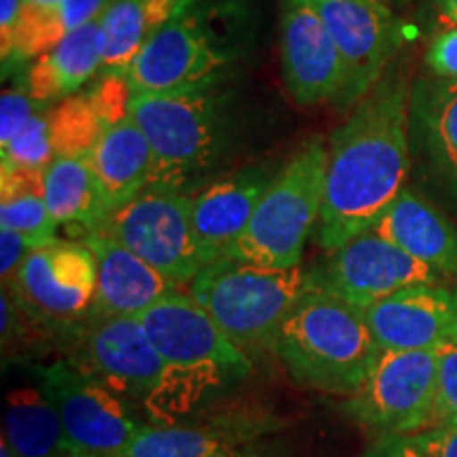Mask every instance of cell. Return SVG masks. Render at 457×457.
Listing matches in <instances>:
<instances>
[{
	"label": "cell",
	"instance_id": "6da1fadb",
	"mask_svg": "<svg viewBox=\"0 0 457 457\" xmlns=\"http://www.w3.org/2000/svg\"><path fill=\"white\" fill-rule=\"evenodd\" d=\"M409 129L411 87L403 72L390 71L330 136L316 228L324 253L370 231L407 188Z\"/></svg>",
	"mask_w": 457,
	"mask_h": 457
},
{
	"label": "cell",
	"instance_id": "7a4b0ae2",
	"mask_svg": "<svg viewBox=\"0 0 457 457\" xmlns=\"http://www.w3.org/2000/svg\"><path fill=\"white\" fill-rule=\"evenodd\" d=\"M134 318L168 367L159 424H171L210 390L237 384L253 370V358L228 339L191 293L170 290Z\"/></svg>",
	"mask_w": 457,
	"mask_h": 457
},
{
	"label": "cell",
	"instance_id": "3957f363",
	"mask_svg": "<svg viewBox=\"0 0 457 457\" xmlns=\"http://www.w3.org/2000/svg\"><path fill=\"white\" fill-rule=\"evenodd\" d=\"M377 350L364 310L318 290L301 296L276 341L295 384L341 398L362 387Z\"/></svg>",
	"mask_w": 457,
	"mask_h": 457
},
{
	"label": "cell",
	"instance_id": "277c9868",
	"mask_svg": "<svg viewBox=\"0 0 457 457\" xmlns=\"http://www.w3.org/2000/svg\"><path fill=\"white\" fill-rule=\"evenodd\" d=\"M129 112L151 145L148 187L153 188L188 193L212 171L227 148L228 117L216 85L134 94Z\"/></svg>",
	"mask_w": 457,
	"mask_h": 457
},
{
	"label": "cell",
	"instance_id": "5b68a950",
	"mask_svg": "<svg viewBox=\"0 0 457 457\" xmlns=\"http://www.w3.org/2000/svg\"><path fill=\"white\" fill-rule=\"evenodd\" d=\"M307 271L271 270L236 259L204 265L188 293L248 358L276 353L279 328L307 293Z\"/></svg>",
	"mask_w": 457,
	"mask_h": 457
},
{
	"label": "cell",
	"instance_id": "8992f818",
	"mask_svg": "<svg viewBox=\"0 0 457 457\" xmlns=\"http://www.w3.org/2000/svg\"><path fill=\"white\" fill-rule=\"evenodd\" d=\"M327 162L328 146L320 138L299 146L273 176L227 259L271 270L301 267L305 245L322 212Z\"/></svg>",
	"mask_w": 457,
	"mask_h": 457
},
{
	"label": "cell",
	"instance_id": "52a82bcc",
	"mask_svg": "<svg viewBox=\"0 0 457 457\" xmlns=\"http://www.w3.org/2000/svg\"><path fill=\"white\" fill-rule=\"evenodd\" d=\"M30 370L55 407L68 441L79 453L123 457L134 434L145 426L136 409L138 404L114 392L72 358L30 364Z\"/></svg>",
	"mask_w": 457,
	"mask_h": 457
},
{
	"label": "cell",
	"instance_id": "ba28073f",
	"mask_svg": "<svg viewBox=\"0 0 457 457\" xmlns=\"http://www.w3.org/2000/svg\"><path fill=\"white\" fill-rule=\"evenodd\" d=\"M436 350L379 347L364 384L343 400V413L379 436L417 434L434 428Z\"/></svg>",
	"mask_w": 457,
	"mask_h": 457
},
{
	"label": "cell",
	"instance_id": "9c48e42d",
	"mask_svg": "<svg viewBox=\"0 0 457 457\" xmlns=\"http://www.w3.org/2000/svg\"><path fill=\"white\" fill-rule=\"evenodd\" d=\"M191 204V193L148 187L129 204L106 214L96 228L138 254L171 286L182 288L204 267L193 233Z\"/></svg>",
	"mask_w": 457,
	"mask_h": 457
},
{
	"label": "cell",
	"instance_id": "30bf717a",
	"mask_svg": "<svg viewBox=\"0 0 457 457\" xmlns=\"http://www.w3.org/2000/svg\"><path fill=\"white\" fill-rule=\"evenodd\" d=\"M3 286L57 335L71 337L94 313L98 261L85 242L55 239L34 248Z\"/></svg>",
	"mask_w": 457,
	"mask_h": 457
},
{
	"label": "cell",
	"instance_id": "8fae6325",
	"mask_svg": "<svg viewBox=\"0 0 457 457\" xmlns=\"http://www.w3.org/2000/svg\"><path fill=\"white\" fill-rule=\"evenodd\" d=\"M421 284H447V278L375 231L350 239L333 253H324V259L307 270V288L360 310Z\"/></svg>",
	"mask_w": 457,
	"mask_h": 457
},
{
	"label": "cell",
	"instance_id": "7c38bea8",
	"mask_svg": "<svg viewBox=\"0 0 457 457\" xmlns=\"http://www.w3.org/2000/svg\"><path fill=\"white\" fill-rule=\"evenodd\" d=\"M71 337L79 343L74 362L100 377L114 392L145 407L159 424L168 367L138 320L91 316Z\"/></svg>",
	"mask_w": 457,
	"mask_h": 457
},
{
	"label": "cell",
	"instance_id": "4fadbf2b",
	"mask_svg": "<svg viewBox=\"0 0 457 457\" xmlns=\"http://www.w3.org/2000/svg\"><path fill=\"white\" fill-rule=\"evenodd\" d=\"M188 4L153 34L125 68L134 94H163L220 81L228 66L227 49L202 13Z\"/></svg>",
	"mask_w": 457,
	"mask_h": 457
},
{
	"label": "cell",
	"instance_id": "5bb4252c",
	"mask_svg": "<svg viewBox=\"0 0 457 457\" xmlns=\"http://www.w3.org/2000/svg\"><path fill=\"white\" fill-rule=\"evenodd\" d=\"M279 57L286 89L299 106L345 100V62L312 0H284Z\"/></svg>",
	"mask_w": 457,
	"mask_h": 457
},
{
	"label": "cell",
	"instance_id": "9a60e30c",
	"mask_svg": "<svg viewBox=\"0 0 457 457\" xmlns=\"http://www.w3.org/2000/svg\"><path fill=\"white\" fill-rule=\"evenodd\" d=\"M347 68L343 104H358L384 79L398 47V26L386 0H312Z\"/></svg>",
	"mask_w": 457,
	"mask_h": 457
},
{
	"label": "cell",
	"instance_id": "2e32d148",
	"mask_svg": "<svg viewBox=\"0 0 457 457\" xmlns=\"http://www.w3.org/2000/svg\"><path fill=\"white\" fill-rule=\"evenodd\" d=\"M364 318L377 347L438 350L457 339V286H409L364 310Z\"/></svg>",
	"mask_w": 457,
	"mask_h": 457
},
{
	"label": "cell",
	"instance_id": "e0dca14e",
	"mask_svg": "<svg viewBox=\"0 0 457 457\" xmlns=\"http://www.w3.org/2000/svg\"><path fill=\"white\" fill-rule=\"evenodd\" d=\"M278 428V417L256 407L220 411L197 424H145L123 457H219L245 449Z\"/></svg>",
	"mask_w": 457,
	"mask_h": 457
},
{
	"label": "cell",
	"instance_id": "ac0fdd59",
	"mask_svg": "<svg viewBox=\"0 0 457 457\" xmlns=\"http://www.w3.org/2000/svg\"><path fill=\"white\" fill-rule=\"evenodd\" d=\"M278 171L248 168L193 193L191 222L204 265L227 259Z\"/></svg>",
	"mask_w": 457,
	"mask_h": 457
},
{
	"label": "cell",
	"instance_id": "d6986e66",
	"mask_svg": "<svg viewBox=\"0 0 457 457\" xmlns=\"http://www.w3.org/2000/svg\"><path fill=\"white\" fill-rule=\"evenodd\" d=\"M83 242L94 250L98 261V290L91 316H138L176 288L146 261L100 228L85 233Z\"/></svg>",
	"mask_w": 457,
	"mask_h": 457
},
{
	"label": "cell",
	"instance_id": "ffe728a7",
	"mask_svg": "<svg viewBox=\"0 0 457 457\" xmlns=\"http://www.w3.org/2000/svg\"><path fill=\"white\" fill-rule=\"evenodd\" d=\"M370 231L447 279H457V225L411 188L400 193Z\"/></svg>",
	"mask_w": 457,
	"mask_h": 457
},
{
	"label": "cell",
	"instance_id": "44dd1931",
	"mask_svg": "<svg viewBox=\"0 0 457 457\" xmlns=\"http://www.w3.org/2000/svg\"><path fill=\"white\" fill-rule=\"evenodd\" d=\"M87 159L106 214L138 197L151 182L153 151L131 112L102 131Z\"/></svg>",
	"mask_w": 457,
	"mask_h": 457
},
{
	"label": "cell",
	"instance_id": "7402d4cb",
	"mask_svg": "<svg viewBox=\"0 0 457 457\" xmlns=\"http://www.w3.org/2000/svg\"><path fill=\"white\" fill-rule=\"evenodd\" d=\"M104 17V15H102ZM102 17L79 28L60 43L38 55L26 74V91L37 102L49 104L79 94L104 64V30Z\"/></svg>",
	"mask_w": 457,
	"mask_h": 457
},
{
	"label": "cell",
	"instance_id": "603a6c76",
	"mask_svg": "<svg viewBox=\"0 0 457 457\" xmlns=\"http://www.w3.org/2000/svg\"><path fill=\"white\" fill-rule=\"evenodd\" d=\"M411 114L434 179L457 208V81L438 79L417 85L411 96Z\"/></svg>",
	"mask_w": 457,
	"mask_h": 457
},
{
	"label": "cell",
	"instance_id": "cb8c5ba5",
	"mask_svg": "<svg viewBox=\"0 0 457 457\" xmlns=\"http://www.w3.org/2000/svg\"><path fill=\"white\" fill-rule=\"evenodd\" d=\"M4 404L3 434L17 457H74L79 453L68 441L60 415L37 377L11 387Z\"/></svg>",
	"mask_w": 457,
	"mask_h": 457
},
{
	"label": "cell",
	"instance_id": "d4e9b609",
	"mask_svg": "<svg viewBox=\"0 0 457 457\" xmlns=\"http://www.w3.org/2000/svg\"><path fill=\"white\" fill-rule=\"evenodd\" d=\"M191 0H114L102 17L104 64L100 74L125 72L129 62Z\"/></svg>",
	"mask_w": 457,
	"mask_h": 457
},
{
	"label": "cell",
	"instance_id": "484cf974",
	"mask_svg": "<svg viewBox=\"0 0 457 457\" xmlns=\"http://www.w3.org/2000/svg\"><path fill=\"white\" fill-rule=\"evenodd\" d=\"M43 195L57 225L83 227L87 233L106 219L104 202L87 157H54L45 170Z\"/></svg>",
	"mask_w": 457,
	"mask_h": 457
},
{
	"label": "cell",
	"instance_id": "4316f807",
	"mask_svg": "<svg viewBox=\"0 0 457 457\" xmlns=\"http://www.w3.org/2000/svg\"><path fill=\"white\" fill-rule=\"evenodd\" d=\"M112 3L114 0H55L47 7L24 9L3 64L37 60L68 34L100 20Z\"/></svg>",
	"mask_w": 457,
	"mask_h": 457
},
{
	"label": "cell",
	"instance_id": "83f0119b",
	"mask_svg": "<svg viewBox=\"0 0 457 457\" xmlns=\"http://www.w3.org/2000/svg\"><path fill=\"white\" fill-rule=\"evenodd\" d=\"M94 89L74 94L51 108V142L55 157H87L108 128Z\"/></svg>",
	"mask_w": 457,
	"mask_h": 457
},
{
	"label": "cell",
	"instance_id": "f1b7e54d",
	"mask_svg": "<svg viewBox=\"0 0 457 457\" xmlns=\"http://www.w3.org/2000/svg\"><path fill=\"white\" fill-rule=\"evenodd\" d=\"M0 227L13 228L37 245L55 242L57 222L45 202L43 187L24 188L0 197Z\"/></svg>",
	"mask_w": 457,
	"mask_h": 457
},
{
	"label": "cell",
	"instance_id": "f546056e",
	"mask_svg": "<svg viewBox=\"0 0 457 457\" xmlns=\"http://www.w3.org/2000/svg\"><path fill=\"white\" fill-rule=\"evenodd\" d=\"M4 168L45 171L54 162L55 151L51 142V108H38L28 125L9 145L0 146Z\"/></svg>",
	"mask_w": 457,
	"mask_h": 457
},
{
	"label": "cell",
	"instance_id": "4dcf8cb0",
	"mask_svg": "<svg viewBox=\"0 0 457 457\" xmlns=\"http://www.w3.org/2000/svg\"><path fill=\"white\" fill-rule=\"evenodd\" d=\"M438 381L434 404V428L457 426V341L443 343L436 350Z\"/></svg>",
	"mask_w": 457,
	"mask_h": 457
},
{
	"label": "cell",
	"instance_id": "1f68e13d",
	"mask_svg": "<svg viewBox=\"0 0 457 457\" xmlns=\"http://www.w3.org/2000/svg\"><path fill=\"white\" fill-rule=\"evenodd\" d=\"M41 106L43 102L34 100L26 89L3 91V100H0V146L9 145Z\"/></svg>",
	"mask_w": 457,
	"mask_h": 457
},
{
	"label": "cell",
	"instance_id": "d6a6232c",
	"mask_svg": "<svg viewBox=\"0 0 457 457\" xmlns=\"http://www.w3.org/2000/svg\"><path fill=\"white\" fill-rule=\"evenodd\" d=\"M426 62L436 77L457 81V26H449L434 38L428 47Z\"/></svg>",
	"mask_w": 457,
	"mask_h": 457
},
{
	"label": "cell",
	"instance_id": "836d02e7",
	"mask_svg": "<svg viewBox=\"0 0 457 457\" xmlns=\"http://www.w3.org/2000/svg\"><path fill=\"white\" fill-rule=\"evenodd\" d=\"M34 248H38V245L21 236V233L13 231V228L0 227V276H3V282H9V279L15 278L21 262L26 261V256Z\"/></svg>",
	"mask_w": 457,
	"mask_h": 457
},
{
	"label": "cell",
	"instance_id": "e575fe53",
	"mask_svg": "<svg viewBox=\"0 0 457 457\" xmlns=\"http://www.w3.org/2000/svg\"><path fill=\"white\" fill-rule=\"evenodd\" d=\"M426 457H457V426H436L413 434Z\"/></svg>",
	"mask_w": 457,
	"mask_h": 457
},
{
	"label": "cell",
	"instance_id": "d590c367",
	"mask_svg": "<svg viewBox=\"0 0 457 457\" xmlns=\"http://www.w3.org/2000/svg\"><path fill=\"white\" fill-rule=\"evenodd\" d=\"M362 457H426L413 434H387L379 436Z\"/></svg>",
	"mask_w": 457,
	"mask_h": 457
},
{
	"label": "cell",
	"instance_id": "8d00e7d4",
	"mask_svg": "<svg viewBox=\"0 0 457 457\" xmlns=\"http://www.w3.org/2000/svg\"><path fill=\"white\" fill-rule=\"evenodd\" d=\"M21 11H24V0H0V47H3V57L7 55L11 41H13Z\"/></svg>",
	"mask_w": 457,
	"mask_h": 457
},
{
	"label": "cell",
	"instance_id": "74e56055",
	"mask_svg": "<svg viewBox=\"0 0 457 457\" xmlns=\"http://www.w3.org/2000/svg\"><path fill=\"white\" fill-rule=\"evenodd\" d=\"M438 9L449 26H457V0H438Z\"/></svg>",
	"mask_w": 457,
	"mask_h": 457
},
{
	"label": "cell",
	"instance_id": "f35d334b",
	"mask_svg": "<svg viewBox=\"0 0 457 457\" xmlns=\"http://www.w3.org/2000/svg\"><path fill=\"white\" fill-rule=\"evenodd\" d=\"M0 457H17V453L11 447V443L7 441V436L3 434V443H0Z\"/></svg>",
	"mask_w": 457,
	"mask_h": 457
},
{
	"label": "cell",
	"instance_id": "ab89813d",
	"mask_svg": "<svg viewBox=\"0 0 457 457\" xmlns=\"http://www.w3.org/2000/svg\"><path fill=\"white\" fill-rule=\"evenodd\" d=\"M55 3V0H24V9H34V7H47V4Z\"/></svg>",
	"mask_w": 457,
	"mask_h": 457
},
{
	"label": "cell",
	"instance_id": "60d3db41",
	"mask_svg": "<svg viewBox=\"0 0 457 457\" xmlns=\"http://www.w3.org/2000/svg\"><path fill=\"white\" fill-rule=\"evenodd\" d=\"M219 457H259L254 455L253 451H245V449H239V451H228V453H222Z\"/></svg>",
	"mask_w": 457,
	"mask_h": 457
},
{
	"label": "cell",
	"instance_id": "b9f144b4",
	"mask_svg": "<svg viewBox=\"0 0 457 457\" xmlns=\"http://www.w3.org/2000/svg\"><path fill=\"white\" fill-rule=\"evenodd\" d=\"M74 457H98V455H91V453H77Z\"/></svg>",
	"mask_w": 457,
	"mask_h": 457
},
{
	"label": "cell",
	"instance_id": "7bdbcfd3",
	"mask_svg": "<svg viewBox=\"0 0 457 457\" xmlns=\"http://www.w3.org/2000/svg\"><path fill=\"white\" fill-rule=\"evenodd\" d=\"M455 341H457V339H455Z\"/></svg>",
	"mask_w": 457,
	"mask_h": 457
}]
</instances>
